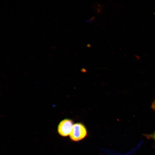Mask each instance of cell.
I'll return each instance as SVG.
<instances>
[{"label": "cell", "instance_id": "cell-1", "mask_svg": "<svg viewBox=\"0 0 155 155\" xmlns=\"http://www.w3.org/2000/svg\"><path fill=\"white\" fill-rule=\"evenodd\" d=\"M87 134L85 126L83 124L78 123L73 125L69 136L72 140L78 142L84 138Z\"/></svg>", "mask_w": 155, "mask_h": 155}, {"label": "cell", "instance_id": "cell-2", "mask_svg": "<svg viewBox=\"0 0 155 155\" xmlns=\"http://www.w3.org/2000/svg\"><path fill=\"white\" fill-rule=\"evenodd\" d=\"M72 120L64 119L60 122L58 127V131L61 136L66 137L70 135L73 125Z\"/></svg>", "mask_w": 155, "mask_h": 155}, {"label": "cell", "instance_id": "cell-3", "mask_svg": "<svg viewBox=\"0 0 155 155\" xmlns=\"http://www.w3.org/2000/svg\"><path fill=\"white\" fill-rule=\"evenodd\" d=\"M144 136L147 139H152L155 142V131L152 133L150 134H144Z\"/></svg>", "mask_w": 155, "mask_h": 155}, {"label": "cell", "instance_id": "cell-4", "mask_svg": "<svg viewBox=\"0 0 155 155\" xmlns=\"http://www.w3.org/2000/svg\"><path fill=\"white\" fill-rule=\"evenodd\" d=\"M151 108L152 109L155 110V99L152 103Z\"/></svg>", "mask_w": 155, "mask_h": 155}]
</instances>
